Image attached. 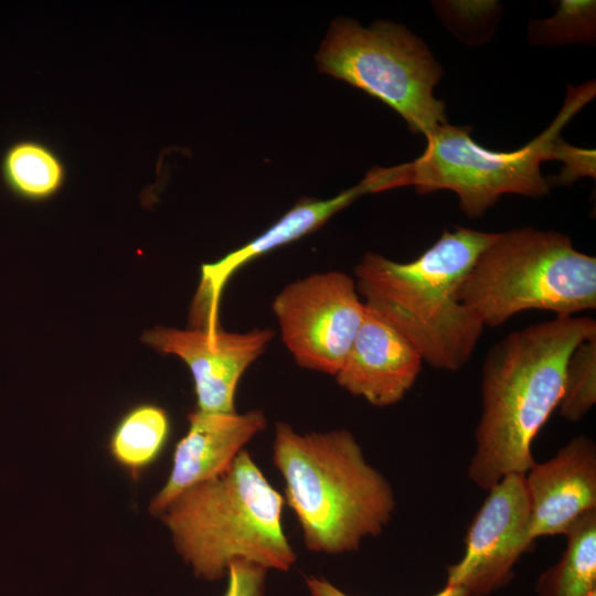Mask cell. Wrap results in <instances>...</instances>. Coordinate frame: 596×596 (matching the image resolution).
I'll return each instance as SVG.
<instances>
[{
    "label": "cell",
    "mask_w": 596,
    "mask_h": 596,
    "mask_svg": "<svg viewBox=\"0 0 596 596\" xmlns=\"http://www.w3.org/2000/svg\"><path fill=\"white\" fill-rule=\"evenodd\" d=\"M168 434L167 413L155 405H141L130 411L116 427L110 453L121 466L138 471L158 457Z\"/></svg>",
    "instance_id": "obj_17"
},
{
    "label": "cell",
    "mask_w": 596,
    "mask_h": 596,
    "mask_svg": "<svg viewBox=\"0 0 596 596\" xmlns=\"http://www.w3.org/2000/svg\"><path fill=\"white\" fill-rule=\"evenodd\" d=\"M433 596H468L466 592L454 585L445 584V586Z\"/></svg>",
    "instance_id": "obj_22"
},
{
    "label": "cell",
    "mask_w": 596,
    "mask_h": 596,
    "mask_svg": "<svg viewBox=\"0 0 596 596\" xmlns=\"http://www.w3.org/2000/svg\"><path fill=\"white\" fill-rule=\"evenodd\" d=\"M561 558L538 578L535 596H585L596 589V510L566 532Z\"/></svg>",
    "instance_id": "obj_15"
},
{
    "label": "cell",
    "mask_w": 596,
    "mask_h": 596,
    "mask_svg": "<svg viewBox=\"0 0 596 596\" xmlns=\"http://www.w3.org/2000/svg\"><path fill=\"white\" fill-rule=\"evenodd\" d=\"M530 500V538L566 534L585 513L596 510V445L573 437L557 453L524 475Z\"/></svg>",
    "instance_id": "obj_11"
},
{
    "label": "cell",
    "mask_w": 596,
    "mask_h": 596,
    "mask_svg": "<svg viewBox=\"0 0 596 596\" xmlns=\"http://www.w3.org/2000/svg\"><path fill=\"white\" fill-rule=\"evenodd\" d=\"M319 70L394 109L414 134L447 124L445 103L434 96L443 68L424 41L389 21L369 28L351 19L332 22L316 55Z\"/></svg>",
    "instance_id": "obj_7"
},
{
    "label": "cell",
    "mask_w": 596,
    "mask_h": 596,
    "mask_svg": "<svg viewBox=\"0 0 596 596\" xmlns=\"http://www.w3.org/2000/svg\"><path fill=\"white\" fill-rule=\"evenodd\" d=\"M365 193L370 192L365 181L362 180L358 185L328 200L301 199L260 235L221 259L204 264L191 311L193 329L209 332L221 329L219 315L222 291L232 275L241 267L316 231L332 215Z\"/></svg>",
    "instance_id": "obj_14"
},
{
    "label": "cell",
    "mask_w": 596,
    "mask_h": 596,
    "mask_svg": "<svg viewBox=\"0 0 596 596\" xmlns=\"http://www.w3.org/2000/svg\"><path fill=\"white\" fill-rule=\"evenodd\" d=\"M497 233L456 226L417 258L398 263L368 252L354 267L364 306L406 338L423 362L460 370L485 326L459 298L465 278Z\"/></svg>",
    "instance_id": "obj_2"
},
{
    "label": "cell",
    "mask_w": 596,
    "mask_h": 596,
    "mask_svg": "<svg viewBox=\"0 0 596 596\" xmlns=\"http://www.w3.org/2000/svg\"><path fill=\"white\" fill-rule=\"evenodd\" d=\"M267 570L245 561L228 566L223 596H264Z\"/></svg>",
    "instance_id": "obj_20"
},
{
    "label": "cell",
    "mask_w": 596,
    "mask_h": 596,
    "mask_svg": "<svg viewBox=\"0 0 596 596\" xmlns=\"http://www.w3.org/2000/svg\"><path fill=\"white\" fill-rule=\"evenodd\" d=\"M595 95V84L568 86L563 108L553 123L532 141L513 151H492L475 142L470 127L449 124L426 135V148L412 162L377 168L381 191L413 185L421 194L448 190L457 194L459 209L478 219L503 194L533 199L547 194L541 173L545 160H563L568 143L560 136L568 120Z\"/></svg>",
    "instance_id": "obj_5"
},
{
    "label": "cell",
    "mask_w": 596,
    "mask_h": 596,
    "mask_svg": "<svg viewBox=\"0 0 596 596\" xmlns=\"http://www.w3.org/2000/svg\"><path fill=\"white\" fill-rule=\"evenodd\" d=\"M0 171L10 191L31 201L56 194L66 177L61 157L47 145L32 139L15 141L7 148Z\"/></svg>",
    "instance_id": "obj_16"
},
{
    "label": "cell",
    "mask_w": 596,
    "mask_h": 596,
    "mask_svg": "<svg viewBox=\"0 0 596 596\" xmlns=\"http://www.w3.org/2000/svg\"><path fill=\"white\" fill-rule=\"evenodd\" d=\"M596 336L590 317L554 318L511 331L487 352L482 364V411L475 430L468 478L488 490L535 464L532 444L558 407L567 361Z\"/></svg>",
    "instance_id": "obj_1"
},
{
    "label": "cell",
    "mask_w": 596,
    "mask_h": 596,
    "mask_svg": "<svg viewBox=\"0 0 596 596\" xmlns=\"http://www.w3.org/2000/svg\"><path fill=\"white\" fill-rule=\"evenodd\" d=\"M272 310L295 362L300 368L334 376L366 308L352 277L328 270L286 285L274 298Z\"/></svg>",
    "instance_id": "obj_8"
},
{
    "label": "cell",
    "mask_w": 596,
    "mask_h": 596,
    "mask_svg": "<svg viewBox=\"0 0 596 596\" xmlns=\"http://www.w3.org/2000/svg\"><path fill=\"white\" fill-rule=\"evenodd\" d=\"M585 596H596V589L595 590H592L589 592L588 594H586Z\"/></svg>",
    "instance_id": "obj_23"
},
{
    "label": "cell",
    "mask_w": 596,
    "mask_h": 596,
    "mask_svg": "<svg viewBox=\"0 0 596 596\" xmlns=\"http://www.w3.org/2000/svg\"><path fill=\"white\" fill-rule=\"evenodd\" d=\"M306 584L310 596H351L323 577L308 576Z\"/></svg>",
    "instance_id": "obj_21"
},
{
    "label": "cell",
    "mask_w": 596,
    "mask_h": 596,
    "mask_svg": "<svg viewBox=\"0 0 596 596\" xmlns=\"http://www.w3.org/2000/svg\"><path fill=\"white\" fill-rule=\"evenodd\" d=\"M596 403V336L585 340L571 354L558 404L562 417L579 422Z\"/></svg>",
    "instance_id": "obj_19"
},
{
    "label": "cell",
    "mask_w": 596,
    "mask_h": 596,
    "mask_svg": "<svg viewBox=\"0 0 596 596\" xmlns=\"http://www.w3.org/2000/svg\"><path fill=\"white\" fill-rule=\"evenodd\" d=\"M488 491L467 531L462 557L447 568L446 584L468 596H488L508 585L534 543L524 475H508Z\"/></svg>",
    "instance_id": "obj_9"
},
{
    "label": "cell",
    "mask_w": 596,
    "mask_h": 596,
    "mask_svg": "<svg viewBox=\"0 0 596 596\" xmlns=\"http://www.w3.org/2000/svg\"><path fill=\"white\" fill-rule=\"evenodd\" d=\"M266 426L265 413L258 408L190 414L189 429L177 444L170 475L152 499L150 511L160 514L184 490L224 473Z\"/></svg>",
    "instance_id": "obj_12"
},
{
    "label": "cell",
    "mask_w": 596,
    "mask_h": 596,
    "mask_svg": "<svg viewBox=\"0 0 596 596\" xmlns=\"http://www.w3.org/2000/svg\"><path fill=\"white\" fill-rule=\"evenodd\" d=\"M272 458L285 481V502L297 517L308 550L326 554L355 551L392 520L396 507L393 488L366 461L350 430L301 434L278 422Z\"/></svg>",
    "instance_id": "obj_3"
},
{
    "label": "cell",
    "mask_w": 596,
    "mask_h": 596,
    "mask_svg": "<svg viewBox=\"0 0 596 596\" xmlns=\"http://www.w3.org/2000/svg\"><path fill=\"white\" fill-rule=\"evenodd\" d=\"M281 496L242 450L222 475L181 492L160 513L174 546L195 575L222 578L245 561L288 571L296 553L283 526Z\"/></svg>",
    "instance_id": "obj_4"
},
{
    "label": "cell",
    "mask_w": 596,
    "mask_h": 596,
    "mask_svg": "<svg viewBox=\"0 0 596 596\" xmlns=\"http://www.w3.org/2000/svg\"><path fill=\"white\" fill-rule=\"evenodd\" d=\"M595 34L596 2L590 0H562L553 17L529 23L532 44H592Z\"/></svg>",
    "instance_id": "obj_18"
},
{
    "label": "cell",
    "mask_w": 596,
    "mask_h": 596,
    "mask_svg": "<svg viewBox=\"0 0 596 596\" xmlns=\"http://www.w3.org/2000/svg\"><path fill=\"white\" fill-rule=\"evenodd\" d=\"M422 365V355L415 347L366 309L334 377L350 394L373 406L387 407L398 403L413 387Z\"/></svg>",
    "instance_id": "obj_13"
},
{
    "label": "cell",
    "mask_w": 596,
    "mask_h": 596,
    "mask_svg": "<svg viewBox=\"0 0 596 596\" xmlns=\"http://www.w3.org/2000/svg\"><path fill=\"white\" fill-rule=\"evenodd\" d=\"M485 327H498L529 309L556 318L596 308V258L572 240L532 226L497 233L479 254L459 291Z\"/></svg>",
    "instance_id": "obj_6"
},
{
    "label": "cell",
    "mask_w": 596,
    "mask_h": 596,
    "mask_svg": "<svg viewBox=\"0 0 596 596\" xmlns=\"http://www.w3.org/2000/svg\"><path fill=\"white\" fill-rule=\"evenodd\" d=\"M274 336L267 328L247 332L221 329L212 333L156 327L143 334V341L157 351L177 355L189 366L199 411L233 413L242 375L263 354Z\"/></svg>",
    "instance_id": "obj_10"
}]
</instances>
